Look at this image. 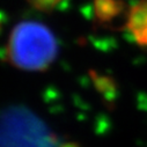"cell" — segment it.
<instances>
[{"label": "cell", "mask_w": 147, "mask_h": 147, "mask_svg": "<svg viewBox=\"0 0 147 147\" xmlns=\"http://www.w3.org/2000/svg\"><path fill=\"white\" fill-rule=\"evenodd\" d=\"M26 1L36 11L42 13H51L64 0H26Z\"/></svg>", "instance_id": "5"}, {"label": "cell", "mask_w": 147, "mask_h": 147, "mask_svg": "<svg viewBox=\"0 0 147 147\" xmlns=\"http://www.w3.org/2000/svg\"><path fill=\"white\" fill-rule=\"evenodd\" d=\"M89 78L94 85L95 90L101 95L103 103L109 109L115 107L116 100L118 97V84L117 81L110 76L101 74L95 69L88 71Z\"/></svg>", "instance_id": "2"}, {"label": "cell", "mask_w": 147, "mask_h": 147, "mask_svg": "<svg viewBox=\"0 0 147 147\" xmlns=\"http://www.w3.org/2000/svg\"><path fill=\"white\" fill-rule=\"evenodd\" d=\"M147 27V0H140L133 5L126 16L125 29L136 36L141 34Z\"/></svg>", "instance_id": "4"}, {"label": "cell", "mask_w": 147, "mask_h": 147, "mask_svg": "<svg viewBox=\"0 0 147 147\" xmlns=\"http://www.w3.org/2000/svg\"><path fill=\"white\" fill-rule=\"evenodd\" d=\"M0 30H1V22H0Z\"/></svg>", "instance_id": "8"}, {"label": "cell", "mask_w": 147, "mask_h": 147, "mask_svg": "<svg viewBox=\"0 0 147 147\" xmlns=\"http://www.w3.org/2000/svg\"><path fill=\"white\" fill-rule=\"evenodd\" d=\"M59 147H80V145L77 144V142H71V141H68V142H64V144H61Z\"/></svg>", "instance_id": "7"}, {"label": "cell", "mask_w": 147, "mask_h": 147, "mask_svg": "<svg viewBox=\"0 0 147 147\" xmlns=\"http://www.w3.org/2000/svg\"><path fill=\"white\" fill-rule=\"evenodd\" d=\"M5 55L6 60L19 69L43 72L56 60L58 43L45 24L37 21H22L12 29Z\"/></svg>", "instance_id": "1"}, {"label": "cell", "mask_w": 147, "mask_h": 147, "mask_svg": "<svg viewBox=\"0 0 147 147\" xmlns=\"http://www.w3.org/2000/svg\"><path fill=\"white\" fill-rule=\"evenodd\" d=\"M94 23L95 26H107L118 18L125 9L123 0H94Z\"/></svg>", "instance_id": "3"}, {"label": "cell", "mask_w": 147, "mask_h": 147, "mask_svg": "<svg viewBox=\"0 0 147 147\" xmlns=\"http://www.w3.org/2000/svg\"><path fill=\"white\" fill-rule=\"evenodd\" d=\"M134 38H136V41H137L140 45H142V47H147V27H146V29H145L141 34L137 35Z\"/></svg>", "instance_id": "6"}]
</instances>
